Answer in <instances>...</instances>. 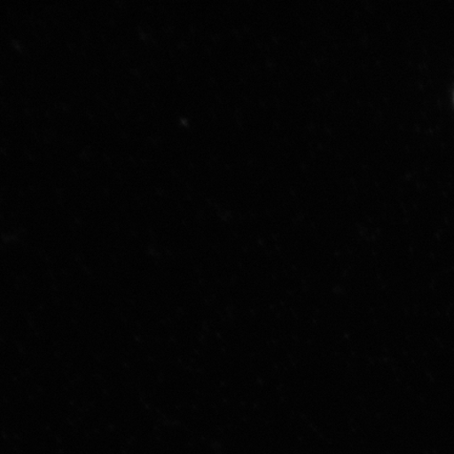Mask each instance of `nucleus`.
Segmentation results:
<instances>
[]
</instances>
